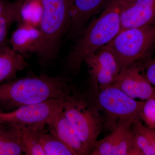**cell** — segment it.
<instances>
[{
    "label": "cell",
    "instance_id": "1",
    "mask_svg": "<svg viewBox=\"0 0 155 155\" xmlns=\"http://www.w3.org/2000/svg\"><path fill=\"white\" fill-rule=\"evenodd\" d=\"M73 90L65 78L30 75L0 84V111L9 112L23 106L54 99H64Z\"/></svg>",
    "mask_w": 155,
    "mask_h": 155
},
{
    "label": "cell",
    "instance_id": "2",
    "mask_svg": "<svg viewBox=\"0 0 155 155\" xmlns=\"http://www.w3.org/2000/svg\"><path fill=\"white\" fill-rule=\"evenodd\" d=\"M125 0H109L101 15L86 26L70 50L66 66L79 72L85 58L112 41L121 30L120 12Z\"/></svg>",
    "mask_w": 155,
    "mask_h": 155
},
{
    "label": "cell",
    "instance_id": "3",
    "mask_svg": "<svg viewBox=\"0 0 155 155\" xmlns=\"http://www.w3.org/2000/svg\"><path fill=\"white\" fill-rule=\"evenodd\" d=\"M43 14L39 28L42 36L37 57L46 65L55 59L62 39L67 33L70 24L72 0H41Z\"/></svg>",
    "mask_w": 155,
    "mask_h": 155
},
{
    "label": "cell",
    "instance_id": "4",
    "mask_svg": "<svg viewBox=\"0 0 155 155\" xmlns=\"http://www.w3.org/2000/svg\"><path fill=\"white\" fill-rule=\"evenodd\" d=\"M92 101L72 91L64 98L63 103L65 116L90 154L104 123L97 104L94 99Z\"/></svg>",
    "mask_w": 155,
    "mask_h": 155
},
{
    "label": "cell",
    "instance_id": "5",
    "mask_svg": "<svg viewBox=\"0 0 155 155\" xmlns=\"http://www.w3.org/2000/svg\"><path fill=\"white\" fill-rule=\"evenodd\" d=\"M107 45L116 56L122 70L151 57L155 49V25L122 29Z\"/></svg>",
    "mask_w": 155,
    "mask_h": 155
},
{
    "label": "cell",
    "instance_id": "6",
    "mask_svg": "<svg viewBox=\"0 0 155 155\" xmlns=\"http://www.w3.org/2000/svg\"><path fill=\"white\" fill-rule=\"evenodd\" d=\"M64 99H51L35 104L23 106L9 112L0 111V122L21 131L45 130L56 111L63 107Z\"/></svg>",
    "mask_w": 155,
    "mask_h": 155
},
{
    "label": "cell",
    "instance_id": "7",
    "mask_svg": "<svg viewBox=\"0 0 155 155\" xmlns=\"http://www.w3.org/2000/svg\"><path fill=\"white\" fill-rule=\"evenodd\" d=\"M93 94L98 107L106 114V126L111 130L119 119L127 117L140 118L144 102L134 99L118 87L112 85L93 92Z\"/></svg>",
    "mask_w": 155,
    "mask_h": 155
},
{
    "label": "cell",
    "instance_id": "8",
    "mask_svg": "<svg viewBox=\"0 0 155 155\" xmlns=\"http://www.w3.org/2000/svg\"><path fill=\"white\" fill-rule=\"evenodd\" d=\"M136 118L119 119L110 133L97 140L91 155H140L137 147L132 123Z\"/></svg>",
    "mask_w": 155,
    "mask_h": 155
},
{
    "label": "cell",
    "instance_id": "9",
    "mask_svg": "<svg viewBox=\"0 0 155 155\" xmlns=\"http://www.w3.org/2000/svg\"><path fill=\"white\" fill-rule=\"evenodd\" d=\"M84 63L88 68L93 92L113 85L122 71L116 56L107 45L87 56Z\"/></svg>",
    "mask_w": 155,
    "mask_h": 155
},
{
    "label": "cell",
    "instance_id": "10",
    "mask_svg": "<svg viewBox=\"0 0 155 155\" xmlns=\"http://www.w3.org/2000/svg\"><path fill=\"white\" fill-rule=\"evenodd\" d=\"M113 85L134 99L147 100L155 94V87L143 75L141 61L122 69Z\"/></svg>",
    "mask_w": 155,
    "mask_h": 155
},
{
    "label": "cell",
    "instance_id": "11",
    "mask_svg": "<svg viewBox=\"0 0 155 155\" xmlns=\"http://www.w3.org/2000/svg\"><path fill=\"white\" fill-rule=\"evenodd\" d=\"M120 19L121 30L155 25V0H125Z\"/></svg>",
    "mask_w": 155,
    "mask_h": 155
},
{
    "label": "cell",
    "instance_id": "12",
    "mask_svg": "<svg viewBox=\"0 0 155 155\" xmlns=\"http://www.w3.org/2000/svg\"><path fill=\"white\" fill-rule=\"evenodd\" d=\"M109 0H72L68 37L78 38L92 17L104 8Z\"/></svg>",
    "mask_w": 155,
    "mask_h": 155
},
{
    "label": "cell",
    "instance_id": "13",
    "mask_svg": "<svg viewBox=\"0 0 155 155\" xmlns=\"http://www.w3.org/2000/svg\"><path fill=\"white\" fill-rule=\"evenodd\" d=\"M47 125L50 133L71 148L76 155H90L89 151L65 116L63 107L56 111Z\"/></svg>",
    "mask_w": 155,
    "mask_h": 155
},
{
    "label": "cell",
    "instance_id": "14",
    "mask_svg": "<svg viewBox=\"0 0 155 155\" xmlns=\"http://www.w3.org/2000/svg\"><path fill=\"white\" fill-rule=\"evenodd\" d=\"M10 42L11 48L23 57L31 54L37 55L42 42L41 32L39 27L21 21Z\"/></svg>",
    "mask_w": 155,
    "mask_h": 155
},
{
    "label": "cell",
    "instance_id": "15",
    "mask_svg": "<svg viewBox=\"0 0 155 155\" xmlns=\"http://www.w3.org/2000/svg\"><path fill=\"white\" fill-rule=\"evenodd\" d=\"M24 57L6 45L0 47V84L15 78L28 67Z\"/></svg>",
    "mask_w": 155,
    "mask_h": 155
},
{
    "label": "cell",
    "instance_id": "16",
    "mask_svg": "<svg viewBox=\"0 0 155 155\" xmlns=\"http://www.w3.org/2000/svg\"><path fill=\"white\" fill-rule=\"evenodd\" d=\"M21 130L0 122V155L24 154Z\"/></svg>",
    "mask_w": 155,
    "mask_h": 155
},
{
    "label": "cell",
    "instance_id": "17",
    "mask_svg": "<svg viewBox=\"0 0 155 155\" xmlns=\"http://www.w3.org/2000/svg\"><path fill=\"white\" fill-rule=\"evenodd\" d=\"M131 127L140 155H155V128L143 125L140 118L134 120Z\"/></svg>",
    "mask_w": 155,
    "mask_h": 155
},
{
    "label": "cell",
    "instance_id": "18",
    "mask_svg": "<svg viewBox=\"0 0 155 155\" xmlns=\"http://www.w3.org/2000/svg\"><path fill=\"white\" fill-rule=\"evenodd\" d=\"M24 0L17 1L4 13L0 15V47L7 45L8 35L11 25L16 22H20V10Z\"/></svg>",
    "mask_w": 155,
    "mask_h": 155
},
{
    "label": "cell",
    "instance_id": "19",
    "mask_svg": "<svg viewBox=\"0 0 155 155\" xmlns=\"http://www.w3.org/2000/svg\"><path fill=\"white\" fill-rule=\"evenodd\" d=\"M43 11L41 0H24L20 8L21 21L39 27Z\"/></svg>",
    "mask_w": 155,
    "mask_h": 155
},
{
    "label": "cell",
    "instance_id": "20",
    "mask_svg": "<svg viewBox=\"0 0 155 155\" xmlns=\"http://www.w3.org/2000/svg\"><path fill=\"white\" fill-rule=\"evenodd\" d=\"M40 140L46 155H76L71 148L50 132H42Z\"/></svg>",
    "mask_w": 155,
    "mask_h": 155
},
{
    "label": "cell",
    "instance_id": "21",
    "mask_svg": "<svg viewBox=\"0 0 155 155\" xmlns=\"http://www.w3.org/2000/svg\"><path fill=\"white\" fill-rule=\"evenodd\" d=\"M45 130H27L21 133V140L24 147V154L46 155L40 140V136Z\"/></svg>",
    "mask_w": 155,
    "mask_h": 155
},
{
    "label": "cell",
    "instance_id": "22",
    "mask_svg": "<svg viewBox=\"0 0 155 155\" xmlns=\"http://www.w3.org/2000/svg\"><path fill=\"white\" fill-rule=\"evenodd\" d=\"M147 126L155 128V97L146 100L139 116Z\"/></svg>",
    "mask_w": 155,
    "mask_h": 155
},
{
    "label": "cell",
    "instance_id": "23",
    "mask_svg": "<svg viewBox=\"0 0 155 155\" xmlns=\"http://www.w3.org/2000/svg\"><path fill=\"white\" fill-rule=\"evenodd\" d=\"M141 66L145 77L155 87V58L150 57L141 61Z\"/></svg>",
    "mask_w": 155,
    "mask_h": 155
},
{
    "label": "cell",
    "instance_id": "24",
    "mask_svg": "<svg viewBox=\"0 0 155 155\" xmlns=\"http://www.w3.org/2000/svg\"><path fill=\"white\" fill-rule=\"evenodd\" d=\"M11 4V3H6L4 0H0V15L7 10Z\"/></svg>",
    "mask_w": 155,
    "mask_h": 155
},
{
    "label": "cell",
    "instance_id": "25",
    "mask_svg": "<svg viewBox=\"0 0 155 155\" xmlns=\"http://www.w3.org/2000/svg\"><path fill=\"white\" fill-rule=\"evenodd\" d=\"M17 1H21V0H17Z\"/></svg>",
    "mask_w": 155,
    "mask_h": 155
},
{
    "label": "cell",
    "instance_id": "26",
    "mask_svg": "<svg viewBox=\"0 0 155 155\" xmlns=\"http://www.w3.org/2000/svg\"><path fill=\"white\" fill-rule=\"evenodd\" d=\"M153 97H155V94L154 96Z\"/></svg>",
    "mask_w": 155,
    "mask_h": 155
}]
</instances>
